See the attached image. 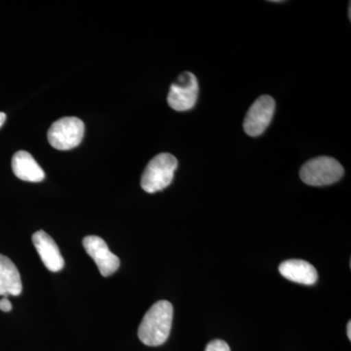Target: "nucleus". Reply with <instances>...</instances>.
Segmentation results:
<instances>
[{
	"label": "nucleus",
	"mask_w": 351,
	"mask_h": 351,
	"mask_svg": "<svg viewBox=\"0 0 351 351\" xmlns=\"http://www.w3.org/2000/svg\"><path fill=\"white\" fill-rule=\"evenodd\" d=\"M12 170L16 177L22 181L39 182L45 178V173L40 165L36 162L29 152L20 151L14 154Z\"/></svg>",
	"instance_id": "nucleus-10"
},
{
	"label": "nucleus",
	"mask_w": 351,
	"mask_h": 351,
	"mask_svg": "<svg viewBox=\"0 0 351 351\" xmlns=\"http://www.w3.org/2000/svg\"><path fill=\"white\" fill-rule=\"evenodd\" d=\"M82 243L88 255L96 263L101 276H112L119 269V258L110 252L105 240L96 235H90L84 237Z\"/></svg>",
	"instance_id": "nucleus-7"
},
{
	"label": "nucleus",
	"mask_w": 351,
	"mask_h": 351,
	"mask_svg": "<svg viewBox=\"0 0 351 351\" xmlns=\"http://www.w3.org/2000/svg\"><path fill=\"white\" fill-rule=\"evenodd\" d=\"M279 272L281 276L293 282L308 286L317 282V270L306 261H285L279 265Z\"/></svg>",
	"instance_id": "nucleus-9"
},
{
	"label": "nucleus",
	"mask_w": 351,
	"mask_h": 351,
	"mask_svg": "<svg viewBox=\"0 0 351 351\" xmlns=\"http://www.w3.org/2000/svg\"><path fill=\"white\" fill-rule=\"evenodd\" d=\"M199 85L193 73H182L177 82L172 83L168 94L167 101L173 110L177 112H186L195 107L197 101Z\"/></svg>",
	"instance_id": "nucleus-5"
},
{
	"label": "nucleus",
	"mask_w": 351,
	"mask_h": 351,
	"mask_svg": "<svg viewBox=\"0 0 351 351\" xmlns=\"http://www.w3.org/2000/svg\"><path fill=\"white\" fill-rule=\"evenodd\" d=\"M174 309L171 302H156L145 313L138 330V339L149 346L163 345L169 338Z\"/></svg>",
	"instance_id": "nucleus-1"
},
{
	"label": "nucleus",
	"mask_w": 351,
	"mask_h": 351,
	"mask_svg": "<svg viewBox=\"0 0 351 351\" xmlns=\"http://www.w3.org/2000/svg\"><path fill=\"white\" fill-rule=\"evenodd\" d=\"M22 290L19 270L10 258L0 254V295H19Z\"/></svg>",
	"instance_id": "nucleus-11"
},
{
	"label": "nucleus",
	"mask_w": 351,
	"mask_h": 351,
	"mask_svg": "<svg viewBox=\"0 0 351 351\" xmlns=\"http://www.w3.org/2000/svg\"><path fill=\"white\" fill-rule=\"evenodd\" d=\"M343 173L345 170L338 160L329 156H319L304 163L300 176L308 186H323L338 182Z\"/></svg>",
	"instance_id": "nucleus-3"
},
{
	"label": "nucleus",
	"mask_w": 351,
	"mask_h": 351,
	"mask_svg": "<svg viewBox=\"0 0 351 351\" xmlns=\"http://www.w3.org/2000/svg\"><path fill=\"white\" fill-rule=\"evenodd\" d=\"M269 2H271V3H282L283 0H270Z\"/></svg>",
	"instance_id": "nucleus-16"
},
{
	"label": "nucleus",
	"mask_w": 351,
	"mask_h": 351,
	"mask_svg": "<svg viewBox=\"0 0 351 351\" xmlns=\"http://www.w3.org/2000/svg\"><path fill=\"white\" fill-rule=\"evenodd\" d=\"M351 2H350V5H348V17L351 19Z\"/></svg>",
	"instance_id": "nucleus-17"
},
{
	"label": "nucleus",
	"mask_w": 351,
	"mask_h": 351,
	"mask_svg": "<svg viewBox=\"0 0 351 351\" xmlns=\"http://www.w3.org/2000/svg\"><path fill=\"white\" fill-rule=\"evenodd\" d=\"M348 339H351V322H348Z\"/></svg>",
	"instance_id": "nucleus-15"
},
{
	"label": "nucleus",
	"mask_w": 351,
	"mask_h": 351,
	"mask_svg": "<svg viewBox=\"0 0 351 351\" xmlns=\"http://www.w3.org/2000/svg\"><path fill=\"white\" fill-rule=\"evenodd\" d=\"M6 120V114L4 112H0V127L3 125Z\"/></svg>",
	"instance_id": "nucleus-14"
},
{
	"label": "nucleus",
	"mask_w": 351,
	"mask_h": 351,
	"mask_svg": "<svg viewBox=\"0 0 351 351\" xmlns=\"http://www.w3.org/2000/svg\"><path fill=\"white\" fill-rule=\"evenodd\" d=\"M11 309H12V304L7 299V297L0 300V311H4V313H9V311H11Z\"/></svg>",
	"instance_id": "nucleus-13"
},
{
	"label": "nucleus",
	"mask_w": 351,
	"mask_h": 351,
	"mask_svg": "<svg viewBox=\"0 0 351 351\" xmlns=\"http://www.w3.org/2000/svg\"><path fill=\"white\" fill-rule=\"evenodd\" d=\"M205 351H230V346L221 339H214L210 341Z\"/></svg>",
	"instance_id": "nucleus-12"
},
{
	"label": "nucleus",
	"mask_w": 351,
	"mask_h": 351,
	"mask_svg": "<svg viewBox=\"0 0 351 351\" xmlns=\"http://www.w3.org/2000/svg\"><path fill=\"white\" fill-rule=\"evenodd\" d=\"M178 160L170 154H158L147 164L141 179V186L145 193H154L170 186L174 179Z\"/></svg>",
	"instance_id": "nucleus-2"
},
{
	"label": "nucleus",
	"mask_w": 351,
	"mask_h": 351,
	"mask_svg": "<svg viewBox=\"0 0 351 351\" xmlns=\"http://www.w3.org/2000/svg\"><path fill=\"white\" fill-rule=\"evenodd\" d=\"M32 243L47 269L52 272H58L63 269L64 265L63 256L56 242L49 234L43 230H38L32 235Z\"/></svg>",
	"instance_id": "nucleus-8"
},
{
	"label": "nucleus",
	"mask_w": 351,
	"mask_h": 351,
	"mask_svg": "<svg viewBox=\"0 0 351 351\" xmlns=\"http://www.w3.org/2000/svg\"><path fill=\"white\" fill-rule=\"evenodd\" d=\"M276 112V101L272 97L263 95L258 97L249 108L245 117V133L251 137H258L267 130Z\"/></svg>",
	"instance_id": "nucleus-6"
},
{
	"label": "nucleus",
	"mask_w": 351,
	"mask_h": 351,
	"mask_svg": "<svg viewBox=\"0 0 351 351\" xmlns=\"http://www.w3.org/2000/svg\"><path fill=\"white\" fill-rule=\"evenodd\" d=\"M85 126L77 117H63L57 120L48 130V142L54 149L69 151L82 143Z\"/></svg>",
	"instance_id": "nucleus-4"
}]
</instances>
